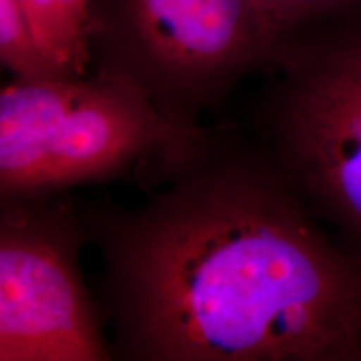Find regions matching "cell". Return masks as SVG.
Masks as SVG:
<instances>
[{
    "mask_svg": "<svg viewBox=\"0 0 361 361\" xmlns=\"http://www.w3.org/2000/svg\"><path fill=\"white\" fill-rule=\"evenodd\" d=\"M251 2L273 54L271 71L296 54L361 35V0Z\"/></svg>",
    "mask_w": 361,
    "mask_h": 361,
    "instance_id": "8992f818",
    "label": "cell"
},
{
    "mask_svg": "<svg viewBox=\"0 0 361 361\" xmlns=\"http://www.w3.org/2000/svg\"><path fill=\"white\" fill-rule=\"evenodd\" d=\"M90 2L19 0L35 39L64 78H82L90 72Z\"/></svg>",
    "mask_w": 361,
    "mask_h": 361,
    "instance_id": "52a82bcc",
    "label": "cell"
},
{
    "mask_svg": "<svg viewBox=\"0 0 361 361\" xmlns=\"http://www.w3.org/2000/svg\"><path fill=\"white\" fill-rule=\"evenodd\" d=\"M164 184L137 207L79 201L114 356L361 361V252L256 139L211 133Z\"/></svg>",
    "mask_w": 361,
    "mask_h": 361,
    "instance_id": "6da1fadb",
    "label": "cell"
},
{
    "mask_svg": "<svg viewBox=\"0 0 361 361\" xmlns=\"http://www.w3.org/2000/svg\"><path fill=\"white\" fill-rule=\"evenodd\" d=\"M209 135L202 126L171 121L112 75L13 79L0 92V201L54 196L130 173L164 183Z\"/></svg>",
    "mask_w": 361,
    "mask_h": 361,
    "instance_id": "7a4b0ae2",
    "label": "cell"
},
{
    "mask_svg": "<svg viewBox=\"0 0 361 361\" xmlns=\"http://www.w3.org/2000/svg\"><path fill=\"white\" fill-rule=\"evenodd\" d=\"M89 35L90 72L133 84L184 128L273 67L251 0H92Z\"/></svg>",
    "mask_w": 361,
    "mask_h": 361,
    "instance_id": "3957f363",
    "label": "cell"
},
{
    "mask_svg": "<svg viewBox=\"0 0 361 361\" xmlns=\"http://www.w3.org/2000/svg\"><path fill=\"white\" fill-rule=\"evenodd\" d=\"M268 74L255 133L319 219L361 252V52L356 37L296 54Z\"/></svg>",
    "mask_w": 361,
    "mask_h": 361,
    "instance_id": "277c9868",
    "label": "cell"
},
{
    "mask_svg": "<svg viewBox=\"0 0 361 361\" xmlns=\"http://www.w3.org/2000/svg\"><path fill=\"white\" fill-rule=\"evenodd\" d=\"M0 59L13 79L64 78L35 39L19 0H0Z\"/></svg>",
    "mask_w": 361,
    "mask_h": 361,
    "instance_id": "ba28073f",
    "label": "cell"
},
{
    "mask_svg": "<svg viewBox=\"0 0 361 361\" xmlns=\"http://www.w3.org/2000/svg\"><path fill=\"white\" fill-rule=\"evenodd\" d=\"M356 42H358V47H360V52H361V35H360V37H356Z\"/></svg>",
    "mask_w": 361,
    "mask_h": 361,
    "instance_id": "9c48e42d",
    "label": "cell"
},
{
    "mask_svg": "<svg viewBox=\"0 0 361 361\" xmlns=\"http://www.w3.org/2000/svg\"><path fill=\"white\" fill-rule=\"evenodd\" d=\"M79 201H0V361H109L80 271L89 243Z\"/></svg>",
    "mask_w": 361,
    "mask_h": 361,
    "instance_id": "5b68a950",
    "label": "cell"
}]
</instances>
